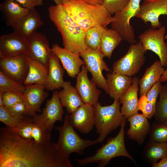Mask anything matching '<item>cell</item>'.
<instances>
[{"label": "cell", "instance_id": "obj_1", "mask_svg": "<svg viewBox=\"0 0 167 167\" xmlns=\"http://www.w3.org/2000/svg\"><path fill=\"white\" fill-rule=\"evenodd\" d=\"M73 167L56 143L37 144L6 127L0 129V167Z\"/></svg>", "mask_w": 167, "mask_h": 167}, {"label": "cell", "instance_id": "obj_2", "mask_svg": "<svg viewBox=\"0 0 167 167\" xmlns=\"http://www.w3.org/2000/svg\"><path fill=\"white\" fill-rule=\"evenodd\" d=\"M49 16L61 33L64 47L80 54L88 48L85 41V31L68 15L62 5H52Z\"/></svg>", "mask_w": 167, "mask_h": 167}, {"label": "cell", "instance_id": "obj_3", "mask_svg": "<svg viewBox=\"0 0 167 167\" xmlns=\"http://www.w3.org/2000/svg\"><path fill=\"white\" fill-rule=\"evenodd\" d=\"M62 5L68 15L85 32L94 27L106 28L113 20L102 4H92L81 0H67Z\"/></svg>", "mask_w": 167, "mask_h": 167}, {"label": "cell", "instance_id": "obj_4", "mask_svg": "<svg viewBox=\"0 0 167 167\" xmlns=\"http://www.w3.org/2000/svg\"><path fill=\"white\" fill-rule=\"evenodd\" d=\"M125 118L121 125L120 130L114 137L108 139L106 143L97 149L92 156L84 158L78 159L80 165H85L92 163L98 164L99 167L106 166L113 158L118 156L127 157L134 162L133 157L127 152L124 143Z\"/></svg>", "mask_w": 167, "mask_h": 167}, {"label": "cell", "instance_id": "obj_5", "mask_svg": "<svg viewBox=\"0 0 167 167\" xmlns=\"http://www.w3.org/2000/svg\"><path fill=\"white\" fill-rule=\"evenodd\" d=\"M120 103L114 100L110 105L103 106L98 102L94 107L95 125L99 135L98 143L102 142L112 131L121 126L125 118L122 114Z\"/></svg>", "mask_w": 167, "mask_h": 167}, {"label": "cell", "instance_id": "obj_6", "mask_svg": "<svg viewBox=\"0 0 167 167\" xmlns=\"http://www.w3.org/2000/svg\"><path fill=\"white\" fill-rule=\"evenodd\" d=\"M74 128L67 113L65 114L62 126L55 127L59 133V138L56 143L57 146L62 153L68 157L73 153L81 154L87 147L98 143L97 139H82Z\"/></svg>", "mask_w": 167, "mask_h": 167}, {"label": "cell", "instance_id": "obj_7", "mask_svg": "<svg viewBox=\"0 0 167 167\" xmlns=\"http://www.w3.org/2000/svg\"><path fill=\"white\" fill-rule=\"evenodd\" d=\"M146 52L140 41L131 44L126 54L113 63V71L130 76L135 75L144 64Z\"/></svg>", "mask_w": 167, "mask_h": 167}, {"label": "cell", "instance_id": "obj_8", "mask_svg": "<svg viewBox=\"0 0 167 167\" xmlns=\"http://www.w3.org/2000/svg\"><path fill=\"white\" fill-rule=\"evenodd\" d=\"M165 32L166 28L164 26L158 29L149 28L139 36L145 52L150 50L156 54L164 67L167 66V43L165 41Z\"/></svg>", "mask_w": 167, "mask_h": 167}, {"label": "cell", "instance_id": "obj_9", "mask_svg": "<svg viewBox=\"0 0 167 167\" xmlns=\"http://www.w3.org/2000/svg\"><path fill=\"white\" fill-rule=\"evenodd\" d=\"M83 58L88 71L91 74L92 80L96 86L103 89L108 94V89L107 79L102 74V71H110L103 60L104 57L99 50L88 48L80 54Z\"/></svg>", "mask_w": 167, "mask_h": 167}, {"label": "cell", "instance_id": "obj_10", "mask_svg": "<svg viewBox=\"0 0 167 167\" xmlns=\"http://www.w3.org/2000/svg\"><path fill=\"white\" fill-rule=\"evenodd\" d=\"M60 102L58 91L54 90L51 98L47 100L41 114L32 116L33 121L45 130L51 132L55 123L62 121L64 113Z\"/></svg>", "mask_w": 167, "mask_h": 167}, {"label": "cell", "instance_id": "obj_11", "mask_svg": "<svg viewBox=\"0 0 167 167\" xmlns=\"http://www.w3.org/2000/svg\"><path fill=\"white\" fill-rule=\"evenodd\" d=\"M162 15L167 16V0H143L135 17L145 24L150 22L152 28L156 29L161 27L159 17ZM165 38L167 39V33Z\"/></svg>", "mask_w": 167, "mask_h": 167}, {"label": "cell", "instance_id": "obj_12", "mask_svg": "<svg viewBox=\"0 0 167 167\" xmlns=\"http://www.w3.org/2000/svg\"><path fill=\"white\" fill-rule=\"evenodd\" d=\"M27 39L15 32L0 37V58H7L28 55Z\"/></svg>", "mask_w": 167, "mask_h": 167}, {"label": "cell", "instance_id": "obj_13", "mask_svg": "<svg viewBox=\"0 0 167 167\" xmlns=\"http://www.w3.org/2000/svg\"><path fill=\"white\" fill-rule=\"evenodd\" d=\"M28 55L0 58V71L15 81L23 84L28 71Z\"/></svg>", "mask_w": 167, "mask_h": 167}, {"label": "cell", "instance_id": "obj_14", "mask_svg": "<svg viewBox=\"0 0 167 167\" xmlns=\"http://www.w3.org/2000/svg\"><path fill=\"white\" fill-rule=\"evenodd\" d=\"M27 39L28 46V57L48 67L49 57L52 52L46 36L36 32Z\"/></svg>", "mask_w": 167, "mask_h": 167}, {"label": "cell", "instance_id": "obj_15", "mask_svg": "<svg viewBox=\"0 0 167 167\" xmlns=\"http://www.w3.org/2000/svg\"><path fill=\"white\" fill-rule=\"evenodd\" d=\"M88 71L85 65L82 66L76 77L75 88L84 103L94 106L98 102L101 92L97 88L96 84L92 79H89Z\"/></svg>", "mask_w": 167, "mask_h": 167}, {"label": "cell", "instance_id": "obj_16", "mask_svg": "<svg viewBox=\"0 0 167 167\" xmlns=\"http://www.w3.org/2000/svg\"><path fill=\"white\" fill-rule=\"evenodd\" d=\"M73 127L82 134L89 132L95 125L94 107L84 104L69 115Z\"/></svg>", "mask_w": 167, "mask_h": 167}, {"label": "cell", "instance_id": "obj_17", "mask_svg": "<svg viewBox=\"0 0 167 167\" xmlns=\"http://www.w3.org/2000/svg\"><path fill=\"white\" fill-rule=\"evenodd\" d=\"M51 50L61 61L68 75L73 79L76 78L80 71V67L85 65L80 55L61 47L57 44L52 45Z\"/></svg>", "mask_w": 167, "mask_h": 167}, {"label": "cell", "instance_id": "obj_18", "mask_svg": "<svg viewBox=\"0 0 167 167\" xmlns=\"http://www.w3.org/2000/svg\"><path fill=\"white\" fill-rule=\"evenodd\" d=\"M45 85L32 84L25 85V89L22 95L26 104L29 116H32L36 112H41V107L47 94L45 91Z\"/></svg>", "mask_w": 167, "mask_h": 167}, {"label": "cell", "instance_id": "obj_19", "mask_svg": "<svg viewBox=\"0 0 167 167\" xmlns=\"http://www.w3.org/2000/svg\"><path fill=\"white\" fill-rule=\"evenodd\" d=\"M108 92L114 100H120L132 83V78L121 73L112 71L106 75Z\"/></svg>", "mask_w": 167, "mask_h": 167}, {"label": "cell", "instance_id": "obj_20", "mask_svg": "<svg viewBox=\"0 0 167 167\" xmlns=\"http://www.w3.org/2000/svg\"><path fill=\"white\" fill-rule=\"evenodd\" d=\"M139 80L137 77L132 78L131 85L120 99V104L122 105L121 112L126 119L139 110L138 97Z\"/></svg>", "mask_w": 167, "mask_h": 167}, {"label": "cell", "instance_id": "obj_21", "mask_svg": "<svg viewBox=\"0 0 167 167\" xmlns=\"http://www.w3.org/2000/svg\"><path fill=\"white\" fill-rule=\"evenodd\" d=\"M44 24L35 8L29 10L12 28L14 31L27 39Z\"/></svg>", "mask_w": 167, "mask_h": 167}, {"label": "cell", "instance_id": "obj_22", "mask_svg": "<svg viewBox=\"0 0 167 167\" xmlns=\"http://www.w3.org/2000/svg\"><path fill=\"white\" fill-rule=\"evenodd\" d=\"M58 57L52 52L49 58L48 73L45 89L54 91L62 88L64 82V69L61 65Z\"/></svg>", "mask_w": 167, "mask_h": 167}, {"label": "cell", "instance_id": "obj_23", "mask_svg": "<svg viewBox=\"0 0 167 167\" xmlns=\"http://www.w3.org/2000/svg\"><path fill=\"white\" fill-rule=\"evenodd\" d=\"M127 119L130 127L127 131V135L131 139L141 143L150 130V124L148 118L142 113L138 112Z\"/></svg>", "mask_w": 167, "mask_h": 167}, {"label": "cell", "instance_id": "obj_24", "mask_svg": "<svg viewBox=\"0 0 167 167\" xmlns=\"http://www.w3.org/2000/svg\"><path fill=\"white\" fill-rule=\"evenodd\" d=\"M62 89L58 92V96L63 107L71 114L84 103L75 87L69 81H64Z\"/></svg>", "mask_w": 167, "mask_h": 167}, {"label": "cell", "instance_id": "obj_25", "mask_svg": "<svg viewBox=\"0 0 167 167\" xmlns=\"http://www.w3.org/2000/svg\"><path fill=\"white\" fill-rule=\"evenodd\" d=\"M0 9L6 24L12 28L29 10L21 6L14 0H5L0 4Z\"/></svg>", "mask_w": 167, "mask_h": 167}, {"label": "cell", "instance_id": "obj_26", "mask_svg": "<svg viewBox=\"0 0 167 167\" xmlns=\"http://www.w3.org/2000/svg\"><path fill=\"white\" fill-rule=\"evenodd\" d=\"M165 71L160 60H156L150 66L147 68L145 73L139 80L140 96L146 95L148 92L156 82L160 80Z\"/></svg>", "mask_w": 167, "mask_h": 167}, {"label": "cell", "instance_id": "obj_27", "mask_svg": "<svg viewBox=\"0 0 167 167\" xmlns=\"http://www.w3.org/2000/svg\"><path fill=\"white\" fill-rule=\"evenodd\" d=\"M28 70L23 84H38L45 86L47 78L48 67L41 62L28 57Z\"/></svg>", "mask_w": 167, "mask_h": 167}, {"label": "cell", "instance_id": "obj_28", "mask_svg": "<svg viewBox=\"0 0 167 167\" xmlns=\"http://www.w3.org/2000/svg\"><path fill=\"white\" fill-rule=\"evenodd\" d=\"M122 40L121 36L115 30L111 28H106L102 32L100 51L104 57L110 58L113 50Z\"/></svg>", "mask_w": 167, "mask_h": 167}, {"label": "cell", "instance_id": "obj_29", "mask_svg": "<svg viewBox=\"0 0 167 167\" xmlns=\"http://www.w3.org/2000/svg\"><path fill=\"white\" fill-rule=\"evenodd\" d=\"M105 28L100 26L94 27L86 31L85 41L88 48L100 51L102 34Z\"/></svg>", "mask_w": 167, "mask_h": 167}, {"label": "cell", "instance_id": "obj_30", "mask_svg": "<svg viewBox=\"0 0 167 167\" xmlns=\"http://www.w3.org/2000/svg\"><path fill=\"white\" fill-rule=\"evenodd\" d=\"M28 116L16 114L4 105L0 107V121L10 129L19 125Z\"/></svg>", "mask_w": 167, "mask_h": 167}, {"label": "cell", "instance_id": "obj_31", "mask_svg": "<svg viewBox=\"0 0 167 167\" xmlns=\"http://www.w3.org/2000/svg\"><path fill=\"white\" fill-rule=\"evenodd\" d=\"M25 85L8 77L0 71V92H11L22 95Z\"/></svg>", "mask_w": 167, "mask_h": 167}, {"label": "cell", "instance_id": "obj_32", "mask_svg": "<svg viewBox=\"0 0 167 167\" xmlns=\"http://www.w3.org/2000/svg\"><path fill=\"white\" fill-rule=\"evenodd\" d=\"M159 101L156 105L154 114L156 120L163 123L167 120V84L162 85Z\"/></svg>", "mask_w": 167, "mask_h": 167}, {"label": "cell", "instance_id": "obj_33", "mask_svg": "<svg viewBox=\"0 0 167 167\" xmlns=\"http://www.w3.org/2000/svg\"><path fill=\"white\" fill-rule=\"evenodd\" d=\"M146 155L153 164L156 163L159 159L167 156V143L152 141L147 148Z\"/></svg>", "mask_w": 167, "mask_h": 167}, {"label": "cell", "instance_id": "obj_34", "mask_svg": "<svg viewBox=\"0 0 167 167\" xmlns=\"http://www.w3.org/2000/svg\"><path fill=\"white\" fill-rule=\"evenodd\" d=\"M33 124L32 116H29L17 126L9 129L24 139H32V133Z\"/></svg>", "mask_w": 167, "mask_h": 167}, {"label": "cell", "instance_id": "obj_35", "mask_svg": "<svg viewBox=\"0 0 167 167\" xmlns=\"http://www.w3.org/2000/svg\"><path fill=\"white\" fill-rule=\"evenodd\" d=\"M32 137L36 144H46L50 142L51 132L45 130L33 121Z\"/></svg>", "mask_w": 167, "mask_h": 167}, {"label": "cell", "instance_id": "obj_36", "mask_svg": "<svg viewBox=\"0 0 167 167\" xmlns=\"http://www.w3.org/2000/svg\"><path fill=\"white\" fill-rule=\"evenodd\" d=\"M150 137L152 142L167 143V124L160 123L154 126L152 131Z\"/></svg>", "mask_w": 167, "mask_h": 167}, {"label": "cell", "instance_id": "obj_37", "mask_svg": "<svg viewBox=\"0 0 167 167\" xmlns=\"http://www.w3.org/2000/svg\"><path fill=\"white\" fill-rule=\"evenodd\" d=\"M156 105L150 102L146 95L140 96L139 99L138 109L148 119L151 118L156 112Z\"/></svg>", "mask_w": 167, "mask_h": 167}, {"label": "cell", "instance_id": "obj_38", "mask_svg": "<svg viewBox=\"0 0 167 167\" xmlns=\"http://www.w3.org/2000/svg\"><path fill=\"white\" fill-rule=\"evenodd\" d=\"M130 0H104L102 5L111 15H114L122 10Z\"/></svg>", "mask_w": 167, "mask_h": 167}, {"label": "cell", "instance_id": "obj_39", "mask_svg": "<svg viewBox=\"0 0 167 167\" xmlns=\"http://www.w3.org/2000/svg\"><path fill=\"white\" fill-rule=\"evenodd\" d=\"M3 105L9 108L16 103L23 101L22 95L11 92L2 93Z\"/></svg>", "mask_w": 167, "mask_h": 167}, {"label": "cell", "instance_id": "obj_40", "mask_svg": "<svg viewBox=\"0 0 167 167\" xmlns=\"http://www.w3.org/2000/svg\"><path fill=\"white\" fill-rule=\"evenodd\" d=\"M159 80L155 83L150 89L146 95L148 100L156 105L157 98L159 95L162 85Z\"/></svg>", "mask_w": 167, "mask_h": 167}, {"label": "cell", "instance_id": "obj_41", "mask_svg": "<svg viewBox=\"0 0 167 167\" xmlns=\"http://www.w3.org/2000/svg\"><path fill=\"white\" fill-rule=\"evenodd\" d=\"M8 109L16 114L29 116L27 105L23 100L16 103Z\"/></svg>", "mask_w": 167, "mask_h": 167}, {"label": "cell", "instance_id": "obj_42", "mask_svg": "<svg viewBox=\"0 0 167 167\" xmlns=\"http://www.w3.org/2000/svg\"><path fill=\"white\" fill-rule=\"evenodd\" d=\"M22 7L29 10L41 6L44 0H14Z\"/></svg>", "mask_w": 167, "mask_h": 167}, {"label": "cell", "instance_id": "obj_43", "mask_svg": "<svg viewBox=\"0 0 167 167\" xmlns=\"http://www.w3.org/2000/svg\"><path fill=\"white\" fill-rule=\"evenodd\" d=\"M152 167H167V156L161 159L158 162L153 164Z\"/></svg>", "mask_w": 167, "mask_h": 167}, {"label": "cell", "instance_id": "obj_44", "mask_svg": "<svg viewBox=\"0 0 167 167\" xmlns=\"http://www.w3.org/2000/svg\"><path fill=\"white\" fill-rule=\"evenodd\" d=\"M92 4H102L104 0H81Z\"/></svg>", "mask_w": 167, "mask_h": 167}, {"label": "cell", "instance_id": "obj_45", "mask_svg": "<svg viewBox=\"0 0 167 167\" xmlns=\"http://www.w3.org/2000/svg\"><path fill=\"white\" fill-rule=\"evenodd\" d=\"M160 80L162 82H167V68L165 70L163 74L161 76Z\"/></svg>", "mask_w": 167, "mask_h": 167}, {"label": "cell", "instance_id": "obj_46", "mask_svg": "<svg viewBox=\"0 0 167 167\" xmlns=\"http://www.w3.org/2000/svg\"><path fill=\"white\" fill-rule=\"evenodd\" d=\"M56 3V5H62L63 2L67 0H53Z\"/></svg>", "mask_w": 167, "mask_h": 167}, {"label": "cell", "instance_id": "obj_47", "mask_svg": "<svg viewBox=\"0 0 167 167\" xmlns=\"http://www.w3.org/2000/svg\"><path fill=\"white\" fill-rule=\"evenodd\" d=\"M3 105L2 93L0 92V107Z\"/></svg>", "mask_w": 167, "mask_h": 167}, {"label": "cell", "instance_id": "obj_48", "mask_svg": "<svg viewBox=\"0 0 167 167\" xmlns=\"http://www.w3.org/2000/svg\"><path fill=\"white\" fill-rule=\"evenodd\" d=\"M163 123H166V124H167V120H166V121H165V122H164Z\"/></svg>", "mask_w": 167, "mask_h": 167}]
</instances>
